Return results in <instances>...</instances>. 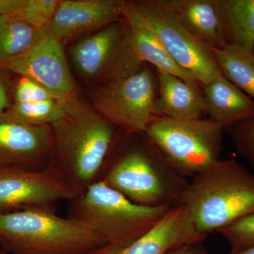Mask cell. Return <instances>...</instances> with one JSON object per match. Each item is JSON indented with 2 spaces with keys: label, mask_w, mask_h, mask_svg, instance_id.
Segmentation results:
<instances>
[{
  "label": "cell",
  "mask_w": 254,
  "mask_h": 254,
  "mask_svg": "<svg viewBox=\"0 0 254 254\" xmlns=\"http://www.w3.org/2000/svg\"><path fill=\"white\" fill-rule=\"evenodd\" d=\"M225 130L210 119L156 116L144 133L179 173L194 177L220 160Z\"/></svg>",
  "instance_id": "6"
},
{
  "label": "cell",
  "mask_w": 254,
  "mask_h": 254,
  "mask_svg": "<svg viewBox=\"0 0 254 254\" xmlns=\"http://www.w3.org/2000/svg\"><path fill=\"white\" fill-rule=\"evenodd\" d=\"M44 29L15 16H0V66L29 49Z\"/></svg>",
  "instance_id": "21"
},
{
  "label": "cell",
  "mask_w": 254,
  "mask_h": 254,
  "mask_svg": "<svg viewBox=\"0 0 254 254\" xmlns=\"http://www.w3.org/2000/svg\"><path fill=\"white\" fill-rule=\"evenodd\" d=\"M125 0L60 1L50 30L64 43L124 21Z\"/></svg>",
  "instance_id": "14"
},
{
  "label": "cell",
  "mask_w": 254,
  "mask_h": 254,
  "mask_svg": "<svg viewBox=\"0 0 254 254\" xmlns=\"http://www.w3.org/2000/svg\"><path fill=\"white\" fill-rule=\"evenodd\" d=\"M237 151L254 165V119L228 128Z\"/></svg>",
  "instance_id": "26"
},
{
  "label": "cell",
  "mask_w": 254,
  "mask_h": 254,
  "mask_svg": "<svg viewBox=\"0 0 254 254\" xmlns=\"http://www.w3.org/2000/svg\"><path fill=\"white\" fill-rule=\"evenodd\" d=\"M68 202V218L95 232L105 245L111 246L131 243L171 210L136 204L101 180Z\"/></svg>",
  "instance_id": "5"
},
{
  "label": "cell",
  "mask_w": 254,
  "mask_h": 254,
  "mask_svg": "<svg viewBox=\"0 0 254 254\" xmlns=\"http://www.w3.org/2000/svg\"><path fill=\"white\" fill-rule=\"evenodd\" d=\"M155 116L178 120H199L205 113V97L198 81L159 72Z\"/></svg>",
  "instance_id": "15"
},
{
  "label": "cell",
  "mask_w": 254,
  "mask_h": 254,
  "mask_svg": "<svg viewBox=\"0 0 254 254\" xmlns=\"http://www.w3.org/2000/svg\"><path fill=\"white\" fill-rule=\"evenodd\" d=\"M230 254H254V244L247 248Z\"/></svg>",
  "instance_id": "29"
},
{
  "label": "cell",
  "mask_w": 254,
  "mask_h": 254,
  "mask_svg": "<svg viewBox=\"0 0 254 254\" xmlns=\"http://www.w3.org/2000/svg\"><path fill=\"white\" fill-rule=\"evenodd\" d=\"M70 56L82 77L99 86L130 76L145 65L133 50L125 20L80 38Z\"/></svg>",
  "instance_id": "7"
},
{
  "label": "cell",
  "mask_w": 254,
  "mask_h": 254,
  "mask_svg": "<svg viewBox=\"0 0 254 254\" xmlns=\"http://www.w3.org/2000/svg\"><path fill=\"white\" fill-rule=\"evenodd\" d=\"M185 205L171 209L149 231L124 246L104 245L85 254H165L175 247L203 242Z\"/></svg>",
  "instance_id": "13"
},
{
  "label": "cell",
  "mask_w": 254,
  "mask_h": 254,
  "mask_svg": "<svg viewBox=\"0 0 254 254\" xmlns=\"http://www.w3.org/2000/svg\"><path fill=\"white\" fill-rule=\"evenodd\" d=\"M76 196L54 170L0 167V213L26 209H51Z\"/></svg>",
  "instance_id": "10"
},
{
  "label": "cell",
  "mask_w": 254,
  "mask_h": 254,
  "mask_svg": "<svg viewBox=\"0 0 254 254\" xmlns=\"http://www.w3.org/2000/svg\"><path fill=\"white\" fill-rule=\"evenodd\" d=\"M13 91L14 88L5 77L4 71L0 69V114L6 113L12 104Z\"/></svg>",
  "instance_id": "27"
},
{
  "label": "cell",
  "mask_w": 254,
  "mask_h": 254,
  "mask_svg": "<svg viewBox=\"0 0 254 254\" xmlns=\"http://www.w3.org/2000/svg\"><path fill=\"white\" fill-rule=\"evenodd\" d=\"M75 96L77 95L64 94L53 91L33 80L21 77L14 87L13 102L28 103L46 101L50 100L68 99Z\"/></svg>",
  "instance_id": "24"
},
{
  "label": "cell",
  "mask_w": 254,
  "mask_h": 254,
  "mask_svg": "<svg viewBox=\"0 0 254 254\" xmlns=\"http://www.w3.org/2000/svg\"><path fill=\"white\" fill-rule=\"evenodd\" d=\"M205 113L225 129L254 119V100L220 74L202 85Z\"/></svg>",
  "instance_id": "18"
},
{
  "label": "cell",
  "mask_w": 254,
  "mask_h": 254,
  "mask_svg": "<svg viewBox=\"0 0 254 254\" xmlns=\"http://www.w3.org/2000/svg\"><path fill=\"white\" fill-rule=\"evenodd\" d=\"M133 1L174 61L200 84H207L222 74L212 50L182 26L163 0Z\"/></svg>",
  "instance_id": "9"
},
{
  "label": "cell",
  "mask_w": 254,
  "mask_h": 254,
  "mask_svg": "<svg viewBox=\"0 0 254 254\" xmlns=\"http://www.w3.org/2000/svg\"><path fill=\"white\" fill-rule=\"evenodd\" d=\"M71 98L28 103L13 102L5 113L14 121L23 125L50 127L64 116L68 100Z\"/></svg>",
  "instance_id": "22"
},
{
  "label": "cell",
  "mask_w": 254,
  "mask_h": 254,
  "mask_svg": "<svg viewBox=\"0 0 254 254\" xmlns=\"http://www.w3.org/2000/svg\"><path fill=\"white\" fill-rule=\"evenodd\" d=\"M183 205L198 231L219 232L254 212V175L235 160H220L193 177Z\"/></svg>",
  "instance_id": "3"
},
{
  "label": "cell",
  "mask_w": 254,
  "mask_h": 254,
  "mask_svg": "<svg viewBox=\"0 0 254 254\" xmlns=\"http://www.w3.org/2000/svg\"><path fill=\"white\" fill-rule=\"evenodd\" d=\"M59 3L58 0H14L11 16L37 28H48Z\"/></svg>",
  "instance_id": "23"
},
{
  "label": "cell",
  "mask_w": 254,
  "mask_h": 254,
  "mask_svg": "<svg viewBox=\"0 0 254 254\" xmlns=\"http://www.w3.org/2000/svg\"><path fill=\"white\" fill-rule=\"evenodd\" d=\"M105 245L97 234L51 209L0 213V248L11 254H85Z\"/></svg>",
  "instance_id": "4"
},
{
  "label": "cell",
  "mask_w": 254,
  "mask_h": 254,
  "mask_svg": "<svg viewBox=\"0 0 254 254\" xmlns=\"http://www.w3.org/2000/svg\"><path fill=\"white\" fill-rule=\"evenodd\" d=\"M53 153L49 126H28L0 114V167L45 170Z\"/></svg>",
  "instance_id": "12"
},
{
  "label": "cell",
  "mask_w": 254,
  "mask_h": 254,
  "mask_svg": "<svg viewBox=\"0 0 254 254\" xmlns=\"http://www.w3.org/2000/svg\"><path fill=\"white\" fill-rule=\"evenodd\" d=\"M220 6L227 46L254 53V0H220Z\"/></svg>",
  "instance_id": "19"
},
{
  "label": "cell",
  "mask_w": 254,
  "mask_h": 254,
  "mask_svg": "<svg viewBox=\"0 0 254 254\" xmlns=\"http://www.w3.org/2000/svg\"><path fill=\"white\" fill-rule=\"evenodd\" d=\"M182 26L210 49L227 46L222 31L220 0H163Z\"/></svg>",
  "instance_id": "17"
},
{
  "label": "cell",
  "mask_w": 254,
  "mask_h": 254,
  "mask_svg": "<svg viewBox=\"0 0 254 254\" xmlns=\"http://www.w3.org/2000/svg\"><path fill=\"white\" fill-rule=\"evenodd\" d=\"M126 144L108 159L100 180L136 204L171 209L183 205L190 182L144 132Z\"/></svg>",
  "instance_id": "2"
},
{
  "label": "cell",
  "mask_w": 254,
  "mask_h": 254,
  "mask_svg": "<svg viewBox=\"0 0 254 254\" xmlns=\"http://www.w3.org/2000/svg\"><path fill=\"white\" fill-rule=\"evenodd\" d=\"M0 254H6L5 253L4 251H3L2 250H1V248H0Z\"/></svg>",
  "instance_id": "30"
},
{
  "label": "cell",
  "mask_w": 254,
  "mask_h": 254,
  "mask_svg": "<svg viewBox=\"0 0 254 254\" xmlns=\"http://www.w3.org/2000/svg\"><path fill=\"white\" fill-rule=\"evenodd\" d=\"M50 127L49 168L79 196L99 181L120 131L78 96L68 100L64 116Z\"/></svg>",
  "instance_id": "1"
},
{
  "label": "cell",
  "mask_w": 254,
  "mask_h": 254,
  "mask_svg": "<svg viewBox=\"0 0 254 254\" xmlns=\"http://www.w3.org/2000/svg\"><path fill=\"white\" fill-rule=\"evenodd\" d=\"M165 254H208L203 242H194L175 247Z\"/></svg>",
  "instance_id": "28"
},
{
  "label": "cell",
  "mask_w": 254,
  "mask_h": 254,
  "mask_svg": "<svg viewBox=\"0 0 254 254\" xmlns=\"http://www.w3.org/2000/svg\"><path fill=\"white\" fill-rule=\"evenodd\" d=\"M158 95L157 71L143 66L130 76L99 86L91 106L120 131L143 133L156 117Z\"/></svg>",
  "instance_id": "8"
},
{
  "label": "cell",
  "mask_w": 254,
  "mask_h": 254,
  "mask_svg": "<svg viewBox=\"0 0 254 254\" xmlns=\"http://www.w3.org/2000/svg\"><path fill=\"white\" fill-rule=\"evenodd\" d=\"M63 43L49 27L23 54L0 66V69L29 78L64 94L77 95V85L68 66Z\"/></svg>",
  "instance_id": "11"
},
{
  "label": "cell",
  "mask_w": 254,
  "mask_h": 254,
  "mask_svg": "<svg viewBox=\"0 0 254 254\" xmlns=\"http://www.w3.org/2000/svg\"><path fill=\"white\" fill-rule=\"evenodd\" d=\"M218 232L230 244L231 247L230 253L254 245V212Z\"/></svg>",
  "instance_id": "25"
},
{
  "label": "cell",
  "mask_w": 254,
  "mask_h": 254,
  "mask_svg": "<svg viewBox=\"0 0 254 254\" xmlns=\"http://www.w3.org/2000/svg\"><path fill=\"white\" fill-rule=\"evenodd\" d=\"M124 16L129 26L133 50L142 63L148 64L159 72L198 81L191 73L185 71L174 61L154 30L136 7L134 1H126Z\"/></svg>",
  "instance_id": "16"
},
{
  "label": "cell",
  "mask_w": 254,
  "mask_h": 254,
  "mask_svg": "<svg viewBox=\"0 0 254 254\" xmlns=\"http://www.w3.org/2000/svg\"><path fill=\"white\" fill-rule=\"evenodd\" d=\"M222 76L254 100V53L234 46L212 49Z\"/></svg>",
  "instance_id": "20"
}]
</instances>
